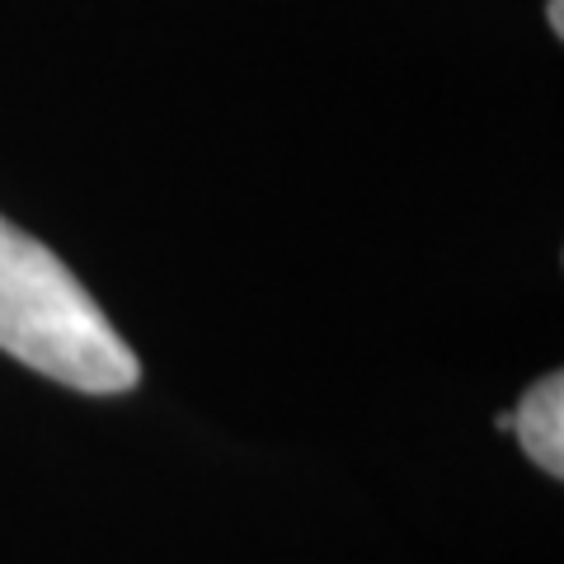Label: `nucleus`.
Instances as JSON below:
<instances>
[{
	"label": "nucleus",
	"mask_w": 564,
	"mask_h": 564,
	"mask_svg": "<svg viewBox=\"0 0 564 564\" xmlns=\"http://www.w3.org/2000/svg\"><path fill=\"white\" fill-rule=\"evenodd\" d=\"M0 348L85 395H122L141 362L66 263L0 217Z\"/></svg>",
	"instance_id": "1"
},
{
	"label": "nucleus",
	"mask_w": 564,
	"mask_h": 564,
	"mask_svg": "<svg viewBox=\"0 0 564 564\" xmlns=\"http://www.w3.org/2000/svg\"><path fill=\"white\" fill-rule=\"evenodd\" d=\"M508 429L545 475H564V377H541L532 391L522 395L518 414H508Z\"/></svg>",
	"instance_id": "2"
},
{
	"label": "nucleus",
	"mask_w": 564,
	"mask_h": 564,
	"mask_svg": "<svg viewBox=\"0 0 564 564\" xmlns=\"http://www.w3.org/2000/svg\"><path fill=\"white\" fill-rule=\"evenodd\" d=\"M551 29H555V39H564V0H551Z\"/></svg>",
	"instance_id": "3"
}]
</instances>
